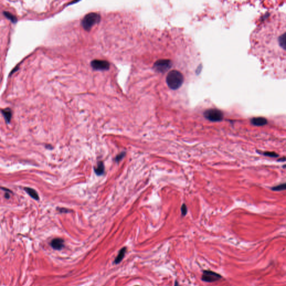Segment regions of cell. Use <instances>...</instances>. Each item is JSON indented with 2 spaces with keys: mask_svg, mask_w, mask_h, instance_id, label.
I'll use <instances>...</instances> for the list:
<instances>
[{
  "mask_svg": "<svg viewBox=\"0 0 286 286\" xmlns=\"http://www.w3.org/2000/svg\"><path fill=\"white\" fill-rule=\"evenodd\" d=\"M184 77L180 71H170L166 77V82L168 87L172 89H177L183 84Z\"/></svg>",
  "mask_w": 286,
  "mask_h": 286,
  "instance_id": "cell-2",
  "label": "cell"
},
{
  "mask_svg": "<svg viewBox=\"0 0 286 286\" xmlns=\"http://www.w3.org/2000/svg\"><path fill=\"white\" fill-rule=\"evenodd\" d=\"M222 278V277L220 274L217 273L215 271L209 270H205L203 271L201 279L204 282L213 283L220 280Z\"/></svg>",
  "mask_w": 286,
  "mask_h": 286,
  "instance_id": "cell-5",
  "label": "cell"
},
{
  "mask_svg": "<svg viewBox=\"0 0 286 286\" xmlns=\"http://www.w3.org/2000/svg\"><path fill=\"white\" fill-rule=\"evenodd\" d=\"M5 197L6 198H10V194L9 193H6V195H5Z\"/></svg>",
  "mask_w": 286,
  "mask_h": 286,
  "instance_id": "cell-20",
  "label": "cell"
},
{
  "mask_svg": "<svg viewBox=\"0 0 286 286\" xmlns=\"http://www.w3.org/2000/svg\"><path fill=\"white\" fill-rule=\"evenodd\" d=\"M172 62L168 59H161L156 61L154 67L155 71L160 72H163L168 71V69L171 67Z\"/></svg>",
  "mask_w": 286,
  "mask_h": 286,
  "instance_id": "cell-7",
  "label": "cell"
},
{
  "mask_svg": "<svg viewBox=\"0 0 286 286\" xmlns=\"http://www.w3.org/2000/svg\"></svg>",
  "mask_w": 286,
  "mask_h": 286,
  "instance_id": "cell-22",
  "label": "cell"
},
{
  "mask_svg": "<svg viewBox=\"0 0 286 286\" xmlns=\"http://www.w3.org/2000/svg\"><path fill=\"white\" fill-rule=\"evenodd\" d=\"M251 124H253L254 125L258 126H263L267 124V120L266 118H253L251 120Z\"/></svg>",
  "mask_w": 286,
  "mask_h": 286,
  "instance_id": "cell-11",
  "label": "cell"
},
{
  "mask_svg": "<svg viewBox=\"0 0 286 286\" xmlns=\"http://www.w3.org/2000/svg\"><path fill=\"white\" fill-rule=\"evenodd\" d=\"M24 189L29 195L30 197H31L34 200H39V197L38 194V193L35 189H31V188H29V187H26V188Z\"/></svg>",
  "mask_w": 286,
  "mask_h": 286,
  "instance_id": "cell-13",
  "label": "cell"
},
{
  "mask_svg": "<svg viewBox=\"0 0 286 286\" xmlns=\"http://www.w3.org/2000/svg\"><path fill=\"white\" fill-rule=\"evenodd\" d=\"M262 154L265 156L273 157V158H277L278 156V154L273 151H264V152H263Z\"/></svg>",
  "mask_w": 286,
  "mask_h": 286,
  "instance_id": "cell-16",
  "label": "cell"
},
{
  "mask_svg": "<svg viewBox=\"0 0 286 286\" xmlns=\"http://www.w3.org/2000/svg\"><path fill=\"white\" fill-rule=\"evenodd\" d=\"M91 65L93 69L96 71H107L109 69L110 64L107 60L94 59L91 62Z\"/></svg>",
  "mask_w": 286,
  "mask_h": 286,
  "instance_id": "cell-6",
  "label": "cell"
},
{
  "mask_svg": "<svg viewBox=\"0 0 286 286\" xmlns=\"http://www.w3.org/2000/svg\"><path fill=\"white\" fill-rule=\"evenodd\" d=\"M125 152H122L121 153L119 154L115 158L116 162H119L121 160H122V159H123V158L125 156Z\"/></svg>",
  "mask_w": 286,
  "mask_h": 286,
  "instance_id": "cell-17",
  "label": "cell"
},
{
  "mask_svg": "<svg viewBox=\"0 0 286 286\" xmlns=\"http://www.w3.org/2000/svg\"><path fill=\"white\" fill-rule=\"evenodd\" d=\"M283 167L284 168H286V165H283Z\"/></svg>",
  "mask_w": 286,
  "mask_h": 286,
  "instance_id": "cell-21",
  "label": "cell"
},
{
  "mask_svg": "<svg viewBox=\"0 0 286 286\" xmlns=\"http://www.w3.org/2000/svg\"><path fill=\"white\" fill-rule=\"evenodd\" d=\"M251 51L269 72L286 77V15L269 14L252 33Z\"/></svg>",
  "mask_w": 286,
  "mask_h": 286,
  "instance_id": "cell-1",
  "label": "cell"
},
{
  "mask_svg": "<svg viewBox=\"0 0 286 286\" xmlns=\"http://www.w3.org/2000/svg\"><path fill=\"white\" fill-rule=\"evenodd\" d=\"M57 210L59 211L60 213H68L69 210L68 209H66L65 208H60V209H57Z\"/></svg>",
  "mask_w": 286,
  "mask_h": 286,
  "instance_id": "cell-19",
  "label": "cell"
},
{
  "mask_svg": "<svg viewBox=\"0 0 286 286\" xmlns=\"http://www.w3.org/2000/svg\"><path fill=\"white\" fill-rule=\"evenodd\" d=\"M101 19V15L98 13H89L81 21V25L84 29L89 31L94 25L100 23Z\"/></svg>",
  "mask_w": 286,
  "mask_h": 286,
  "instance_id": "cell-3",
  "label": "cell"
},
{
  "mask_svg": "<svg viewBox=\"0 0 286 286\" xmlns=\"http://www.w3.org/2000/svg\"><path fill=\"white\" fill-rule=\"evenodd\" d=\"M3 15H5L6 18L9 19L13 23H16L17 22V21H18L17 18H16L15 16L12 15V14H11L10 12L3 11Z\"/></svg>",
  "mask_w": 286,
  "mask_h": 286,
  "instance_id": "cell-14",
  "label": "cell"
},
{
  "mask_svg": "<svg viewBox=\"0 0 286 286\" xmlns=\"http://www.w3.org/2000/svg\"><path fill=\"white\" fill-rule=\"evenodd\" d=\"M126 247H123V248H121V249L119 251V252H118V256L116 257V258H115L114 262V264H118L120 263L121 262L122 259H124L125 253L126 252Z\"/></svg>",
  "mask_w": 286,
  "mask_h": 286,
  "instance_id": "cell-9",
  "label": "cell"
},
{
  "mask_svg": "<svg viewBox=\"0 0 286 286\" xmlns=\"http://www.w3.org/2000/svg\"><path fill=\"white\" fill-rule=\"evenodd\" d=\"M50 245L54 250L60 251L64 248V241L61 238H55L50 242Z\"/></svg>",
  "mask_w": 286,
  "mask_h": 286,
  "instance_id": "cell-8",
  "label": "cell"
},
{
  "mask_svg": "<svg viewBox=\"0 0 286 286\" xmlns=\"http://www.w3.org/2000/svg\"><path fill=\"white\" fill-rule=\"evenodd\" d=\"M204 116L207 120L213 122L221 121L224 116L222 111L216 109L207 110L204 113Z\"/></svg>",
  "mask_w": 286,
  "mask_h": 286,
  "instance_id": "cell-4",
  "label": "cell"
},
{
  "mask_svg": "<svg viewBox=\"0 0 286 286\" xmlns=\"http://www.w3.org/2000/svg\"><path fill=\"white\" fill-rule=\"evenodd\" d=\"M181 211H182V215H186L187 213V208L186 206V205L183 204V205L181 207Z\"/></svg>",
  "mask_w": 286,
  "mask_h": 286,
  "instance_id": "cell-18",
  "label": "cell"
},
{
  "mask_svg": "<svg viewBox=\"0 0 286 286\" xmlns=\"http://www.w3.org/2000/svg\"><path fill=\"white\" fill-rule=\"evenodd\" d=\"M2 114L3 115L4 118L6 120L7 123H10L12 118V110L10 108H7L5 109L2 110Z\"/></svg>",
  "mask_w": 286,
  "mask_h": 286,
  "instance_id": "cell-10",
  "label": "cell"
},
{
  "mask_svg": "<svg viewBox=\"0 0 286 286\" xmlns=\"http://www.w3.org/2000/svg\"><path fill=\"white\" fill-rule=\"evenodd\" d=\"M95 173L97 174V176H102L104 173L105 171V167H104V164L102 162H99L98 163L97 165L96 168L94 169Z\"/></svg>",
  "mask_w": 286,
  "mask_h": 286,
  "instance_id": "cell-12",
  "label": "cell"
},
{
  "mask_svg": "<svg viewBox=\"0 0 286 286\" xmlns=\"http://www.w3.org/2000/svg\"><path fill=\"white\" fill-rule=\"evenodd\" d=\"M271 190L274 191H281L286 190V183L280 184L277 186H274L271 187Z\"/></svg>",
  "mask_w": 286,
  "mask_h": 286,
  "instance_id": "cell-15",
  "label": "cell"
}]
</instances>
